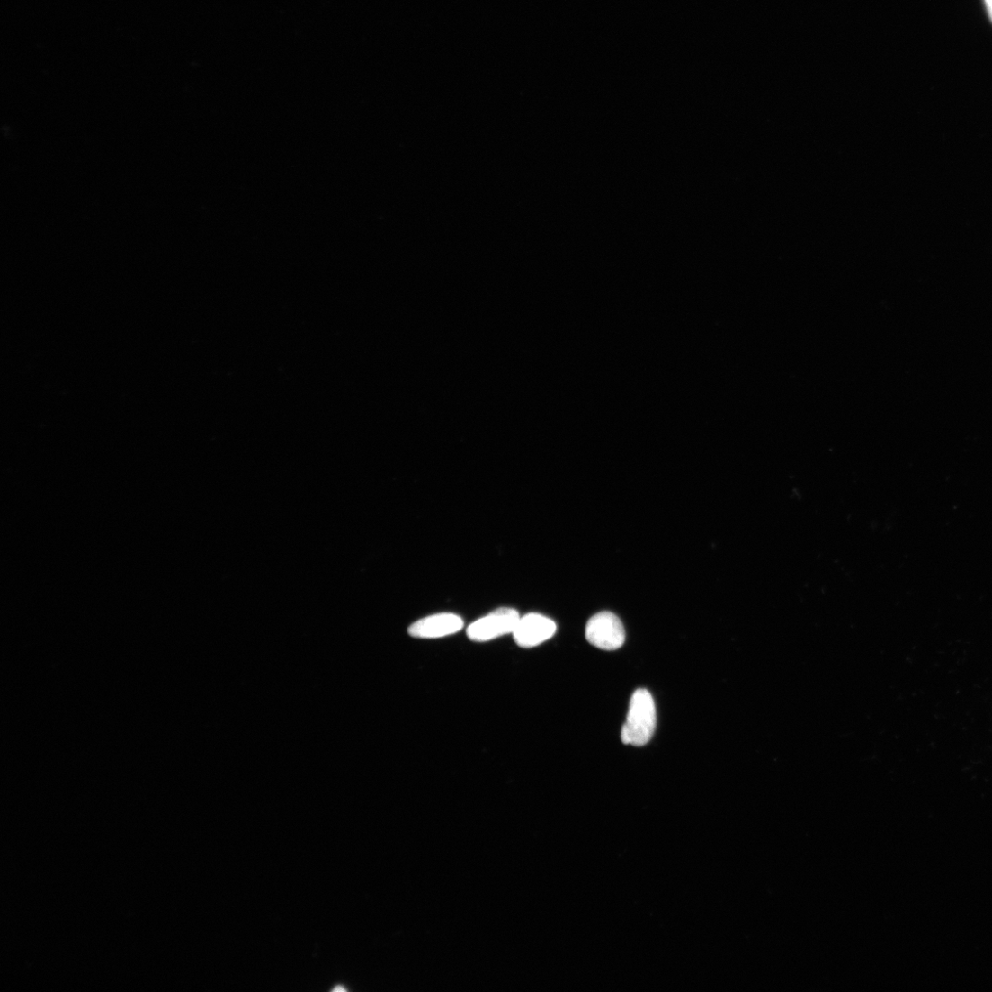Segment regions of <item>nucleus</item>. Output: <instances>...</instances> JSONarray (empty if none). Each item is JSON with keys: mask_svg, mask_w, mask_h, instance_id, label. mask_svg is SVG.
<instances>
[{"mask_svg": "<svg viewBox=\"0 0 992 992\" xmlns=\"http://www.w3.org/2000/svg\"><path fill=\"white\" fill-rule=\"evenodd\" d=\"M556 630L552 620L538 613H531L521 617L512 634L517 645L523 648H532L550 639Z\"/></svg>", "mask_w": 992, "mask_h": 992, "instance_id": "4", "label": "nucleus"}, {"mask_svg": "<svg viewBox=\"0 0 992 992\" xmlns=\"http://www.w3.org/2000/svg\"><path fill=\"white\" fill-rule=\"evenodd\" d=\"M986 4H987V7H988V12L989 17L992 21V0H986Z\"/></svg>", "mask_w": 992, "mask_h": 992, "instance_id": "6", "label": "nucleus"}, {"mask_svg": "<svg viewBox=\"0 0 992 992\" xmlns=\"http://www.w3.org/2000/svg\"><path fill=\"white\" fill-rule=\"evenodd\" d=\"M585 636L589 643L603 651L618 650L625 642L622 622L609 612H600L590 619Z\"/></svg>", "mask_w": 992, "mask_h": 992, "instance_id": "2", "label": "nucleus"}, {"mask_svg": "<svg viewBox=\"0 0 992 992\" xmlns=\"http://www.w3.org/2000/svg\"><path fill=\"white\" fill-rule=\"evenodd\" d=\"M656 727L654 699L648 690L638 689L630 700L627 721L621 729V741L624 745L643 746L651 741Z\"/></svg>", "mask_w": 992, "mask_h": 992, "instance_id": "1", "label": "nucleus"}, {"mask_svg": "<svg viewBox=\"0 0 992 992\" xmlns=\"http://www.w3.org/2000/svg\"><path fill=\"white\" fill-rule=\"evenodd\" d=\"M520 619L515 610L501 608L470 624L467 636L472 641L486 642L512 634Z\"/></svg>", "mask_w": 992, "mask_h": 992, "instance_id": "3", "label": "nucleus"}, {"mask_svg": "<svg viewBox=\"0 0 992 992\" xmlns=\"http://www.w3.org/2000/svg\"><path fill=\"white\" fill-rule=\"evenodd\" d=\"M334 990L335 991H344V990H346V988H342V987H336Z\"/></svg>", "mask_w": 992, "mask_h": 992, "instance_id": "7", "label": "nucleus"}, {"mask_svg": "<svg viewBox=\"0 0 992 992\" xmlns=\"http://www.w3.org/2000/svg\"><path fill=\"white\" fill-rule=\"evenodd\" d=\"M462 628L463 621L460 617L452 613H440L413 623L408 633L414 638L437 639L455 634Z\"/></svg>", "mask_w": 992, "mask_h": 992, "instance_id": "5", "label": "nucleus"}]
</instances>
